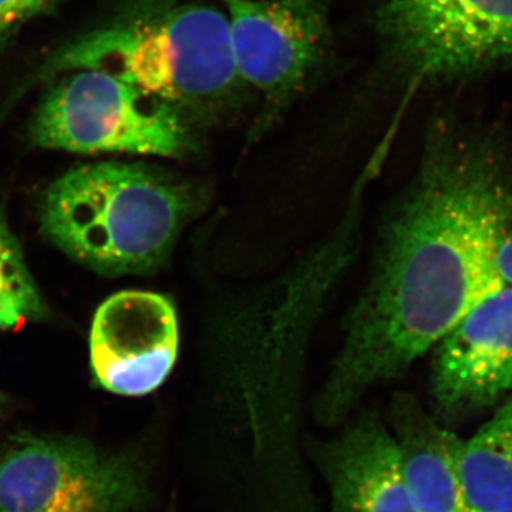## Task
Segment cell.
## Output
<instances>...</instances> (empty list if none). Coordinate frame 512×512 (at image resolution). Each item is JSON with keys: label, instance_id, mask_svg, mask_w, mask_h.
<instances>
[{"label": "cell", "instance_id": "cell-1", "mask_svg": "<svg viewBox=\"0 0 512 512\" xmlns=\"http://www.w3.org/2000/svg\"><path fill=\"white\" fill-rule=\"evenodd\" d=\"M512 224V153L501 138L441 123L377 227L362 288L318 399L338 421L370 389L399 379L498 284Z\"/></svg>", "mask_w": 512, "mask_h": 512}, {"label": "cell", "instance_id": "cell-2", "mask_svg": "<svg viewBox=\"0 0 512 512\" xmlns=\"http://www.w3.org/2000/svg\"><path fill=\"white\" fill-rule=\"evenodd\" d=\"M200 195L190 181L153 165H79L47 188L40 228L60 251L101 275L156 274Z\"/></svg>", "mask_w": 512, "mask_h": 512}, {"label": "cell", "instance_id": "cell-3", "mask_svg": "<svg viewBox=\"0 0 512 512\" xmlns=\"http://www.w3.org/2000/svg\"><path fill=\"white\" fill-rule=\"evenodd\" d=\"M55 67L116 74L194 130L231 109L247 89L225 10L204 3H178L94 32L66 47Z\"/></svg>", "mask_w": 512, "mask_h": 512}, {"label": "cell", "instance_id": "cell-4", "mask_svg": "<svg viewBox=\"0 0 512 512\" xmlns=\"http://www.w3.org/2000/svg\"><path fill=\"white\" fill-rule=\"evenodd\" d=\"M376 22L404 97L512 63V0H382Z\"/></svg>", "mask_w": 512, "mask_h": 512}, {"label": "cell", "instance_id": "cell-5", "mask_svg": "<svg viewBox=\"0 0 512 512\" xmlns=\"http://www.w3.org/2000/svg\"><path fill=\"white\" fill-rule=\"evenodd\" d=\"M30 137L53 150L173 160H185L200 147L194 128L173 110L101 69L76 70L56 84L36 111Z\"/></svg>", "mask_w": 512, "mask_h": 512}, {"label": "cell", "instance_id": "cell-6", "mask_svg": "<svg viewBox=\"0 0 512 512\" xmlns=\"http://www.w3.org/2000/svg\"><path fill=\"white\" fill-rule=\"evenodd\" d=\"M144 495L134 461L80 437L23 434L0 453V512H137Z\"/></svg>", "mask_w": 512, "mask_h": 512}, {"label": "cell", "instance_id": "cell-7", "mask_svg": "<svg viewBox=\"0 0 512 512\" xmlns=\"http://www.w3.org/2000/svg\"><path fill=\"white\" fill-rule=\"evenodd\" d=\"M239 77L272 119L308 87L330 36L326 0H220Z\"/></svg>", "mask_w": 512, "mask_h": 512}, {"label": "cell", "instance_id": "cell-8", "mask_svg": "<svg viewBox=\"0 0 512 512\" xmlns=\"http://www.w3.org/2000/svg\"><path fill=\"white\" fill-rule=\"evenodd\" d=\"M431 352V393L443 419L498 406L512 392V288L488 289Z\"/></svg>", "mask_w": 512, "mask_h": 512}, {"label": "cell", "instance_id": "cell-9", "mask_svg": "<svg viewBox=\"0 0 512 512\" xmlns=\"http://www.w3.org/2000/svg\"><path fill=\"white\" fill-rule=\"evenodd\" d=\"M178 353L177 309L161 293H114L94 315L90 365L107 392L126 397L153 393L173 372Z\"/></svg>", "mask_w": 512, "mask_h": 512}, {"label": "cell", "instance_id": "cell-10", "mask_svg": "<svg viewBox=\"0 0 512 512\" xmlns=\"http://www.w3.org/2000/svg\"><path fill=\"white\" fill-rule=\"evenodd\" d=\"M333 512H417L392 431L366 417L323 454Z\"/></svg>", "mask_w": 512, "mask_h": 512}, {"label": "cell", "instance_id": "cell-11", "mask_svg": "<svg viewBox=\"0 0 512 512\" xmlns=\"http://www.w3.org/2000/svg\"><path fill=\"white\" fill-rule=\"evenodd\" d=\"M407 491L417 512H474L461 478L463 440L427 416L410 399L393 410Z\"/></svg>", "mask_w": 512, "mask_h": 512}, {"label": "cell", "instance_id": "cell-12", "mask_svg": "<svg viewBox=\"0 0 512 512\" xmlns=\"http://www.w3.org/2000/svg\"><path fill=\"white\" fill-rule=\"evenodd\" d=\"M461 478L474 512H512V392L461 448Z\"/></svg>", "mask_w": 512, "mask_h": 512}, {"label": "cell", "instance_id": "cell-13", "mask_svg": "<svg viewBox=\"0 0 512 512\" xmlns=\"http://www.w3.org/2000/svg\"><path fill=\"white\" fill-rule=\"evenodd\" d=\"M46 313L18 239L0 215V330L22 328L45 319Z\"/></svg>", "mask_w": 512, "mask_h": 512}, {"label": "cell", "instance_id": "cell-14", "mask_svg": "<svg viewBox=\"0 0 512 512\" xmlns=\"http://www.w3.org/2000/svg\"><path fill=\"white\" fill-rule=\"evenodd\" d=\"M56 0H0V39L45 12Z\"/></svg>", "mask_w": 512, "mask_h": 512}, {"label": "cell", "instance_id": "cell-15", "mask_svg": "<svg viewBox=\"0 0 512 512\" xmlns=\"http://www.w3.org/2000/svg\"><path fill=\"white\" fill-rule=\"evenodd\" d=\"M494 269L497 281L512 288V224L498 245Z\"/></svg>", "mask_w": 512, "mask_h": 512}]
</instances>
